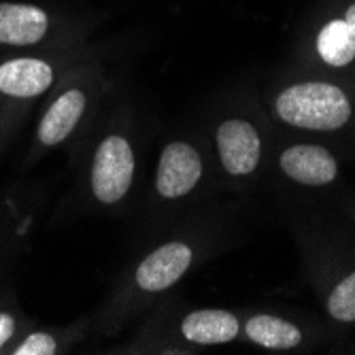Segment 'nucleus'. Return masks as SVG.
I'll return each mask as SVG.
<instances>
[{
  "label": "nucleus",
  "mask_w": 355,
  "mask_h": 355,
  "mask_svg": "<svg viewBox=\"0 0 355 355\" xmlns=\"http://www.w3.org/2000/svg\"><path fill=\"white\" fill-rule=\"evenodd\" d=\"M328 313L340 324L355 321V270L340 279L328 296Z\"/></svg>",
  "instance_id": "ddd939ff"
},
{
  "label": "nucleus",
  "mask_w": 355,
  "mask_h": 355,
  "mask_svg": "<svg viewBox=\"0 0 355 355\" xmlns=\"http://www.w3.org/2000/svg\"><path fill=\"white\" fill-rule=\"evenodd\" d=\"M79 64L73 49L0 53V96L9 101H37L51 92Z\"/></svg>",
  "instance_id": "7ed1b4c3"
},
{
  "label": "nucleus",
  "mask_w": 355,
  "mask_h": 355,
  "mask_svg": "<svg viewBox=\"0 0 355 355\" xmlns=\"http://www.w3.org/2000/svg\"><path fill=\"white\" fill-rule=\"evenodd\" d=\"M275 111L281 121L317 132L340 130L353 115L345 89L326 81H302L285 87L277 96Z\"/></svg>",
  "instance_id": "f03ea898"
},
{
  "label": "nucleus",
  "mask_w": 355,
  "mask_h": 355,
  "mask_svg": "<svg viewBox=\"0 0 355 355\" xmlns=\"http://www.w3.org/2000/svg\"><path fill=\"white\" fill-rule=\"evenodd\" d=\"M239 317L221 309H202L187 313L181 321V334L196 345H223L239 336Z\"/></svg>",
  "instance_id": "9d476101"
},
{
  "label": "nucleus",
  "mask_w": 355,
  "mask_h": 355,
  "mask_svg": "<svg viewBox=\"0 0 355 355\" xmlns=\"http://www.w3.org/2000/svg\"><path fill=\"white\" fill-rule=\"evenodd\" d=\"M247 338L264 349L287 351L302 343V332L292 321L272 315H253L245 324Z\"/></svg>",
  "instance_id": "f8f14e48"
},
{
  "label": "nucleus",
  "mask_w": 355,
  "mask_h": 355,
  "mask_svg": "<svg viewBox=\"0 0 355 355\" xmlns=\"http://www.w3.org/2000/svg\"><path fill=\"white\" fill-rule=\"evenodd\" d=\"M87 103L89 92L83 83H64L55 92V98L47 105L45 113L41 115L32 147H37L39 151H47L67 143L81 125L87 111Z\"/></svg>",
  "instance_id": "39448f33"
},
{
  "label": "nucleus",
  "mask_w": 355,
  "mask_h": 355,
  "mask_svg": "<svg viewBox=\"0 0 355 355\" xmlns=\"http://www.w3.org/2000/svg\"><path fill=\"white\" fill-rule=\"evenodd\" d=\"M281 171L300 185L321 187L338 177V162L334 155L319 145L287 147L279 157Z\"/></svg>",
  "instance_id": "1a4fd4ad"
},
{
  "label": "nucleus",
  "mask_w": 355,
  "mask_h": 355,
  "mask_svg": "<svg viewBox=\"0 0 355 355\" xmlns=\"http://www.w3.org/2000/svg\"><path fill=\"white\" fill-rule=\"evenodd\" d=\"M19 332V317L13 311L0 309V353L11 347V340Z\"/></svg>",
  "instance_id": "2eb2a0df"
},
{
  "label": "nucleus",
  "mask_w": 355,
  "mask_h": 355,
  "mask_svg": "<svg viewBox=\"0 0 355 355\" xmlns=\"http://www.w3.org/2000/svg\"><path fill=\"white\" fill-rule=\"evenodd\" d=\"M217 153L221 166L232 177L251 175L262 155V141L255 125L241 117H230L217 125Z\"/></svg>",
  "instance_id": "0eeeda50"
},
{
  "label": "nucleus",
  "mask_w": 355,
  "mask_h": 355,
  "mask_svg": "<svg viewBox=\"0 0 355 355\" xmlns=\"http://www.w3.org/2000/svg\"><path fill=\"white\" fill-rule=\"evenodd\" d=\"M3 130H5V128H3V125H0V141H3Z\"/></svg>",
  "instance_id": "f3484780"
},
{
  "label": "nucleus",
  "mask_w": 355,
  "mask_h": 355,
  "mask_svg": "<svg viewBox=\"0 0 355 355\" xmlns=\"http://www.w3.org/2000/svg\"><path fill=\"white\" fill-rule=\"evenodd\" d=\"M193 249L183 241H171L153 249L139 264L135 285L145 294H159L171 289L191 266Z\"/></svg>",
  "instance_id": "6e6552de"
},
{
  "label": "nucleus",
  "mask_w": 355,
  "mask_h": 355,
  "mask_svg": "<svg viewBox=\"0 0 355 355\" xmlns=\"http://www.w3.org/2000/svg\"><path fill=\"white\" fill-rule=\"evenodd\" d=\"M315 51L332 69H345L355 62V28L340 15L317 30Z\"/></svg>",
  "instance_id": "9b49d317"
},
{
  "label": "nucleus",
  "mask_w": 355,
  "mask_h": 355,
  "mask_svg": "<svg viewBox=\"0 0 355 355\" xmlns=\"http://www.w3.org/2000/svg\"><path fill=\"white\" fill-rule=\"evenodd\" d=\"M62 345L53 332L47 330H37L30 332L24 338H19L15 345L9 347V353L13 355H55L60 353Z\"/></svg>",
  "instance_id": "4468645a"
},
{
  "label": "nucleus",
  "mask_w": 355,
  "mask_h": 355,
  "mask_svg": "<svg viewBox=\"0 0 355 355\" xmlns=\"http://www.w3.org/2000/svg\"><path fill=\"white\" fill-rule=\"evenodd\" d=\"M343 17H345V19L355 28V3H351V5L343 11Z\"/></svg>",
  "instance_id": "dca6fc26"
},
{
  "label": "nucleus",
  "mask_w": 355,
  "mask_h": 355,
  "mask_svg": "<svg viewBox=\"0 0 355 355\" xmlns=\"http://www.w3.org/2000/svg\"><path fill=\"white\" fill-rule=\"evenodd\" d=\"M135 149L123 135H107L94 149L89 166V189L96 202L119 205L135 181Z\"/></svg>",
  "instance_id": "20e7f679"
},
{
  "label": "nucleus",
  "mask_w": 355,
  "mask_h": 355,
  "mask_svg": "<svg viewBox=\"0 0 355 355\" xmlns=\"http://www.w3.org/2000/svg\"><path fill=\"white\" fill-rule=\"evenodd\" d=\"M79 32L53 9L24 0H0V53L73 49Z\"/></svg>",
  "instance_id": "f257e3e1"
},
{
  "label": "nucleus",
  "mask_w": 355,
  "mask_h": 355,
  "mask_svg": "<svg viewBox=\"0 0 355 355\" xmlns=\"http://www.w3.org/2000/svg\"><path fill=\"white\" fill-rule=\"evenodd\" d=\"M202 179V157L198 149L185 143L173 141L162 149L155 171V191L164 200L183 198Z\"/></svg>",
  "instance_id": "423d86ee"
}]
</instances>
